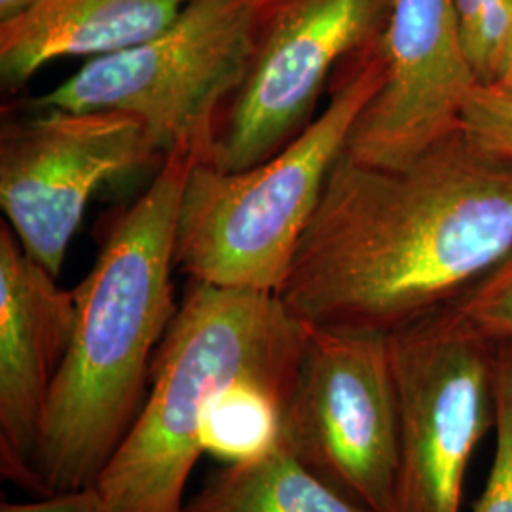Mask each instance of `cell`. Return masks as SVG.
I'll list each match as a JSON object with an SVG mask.
<instances>
[{"mask_svg": "<svg viewBox=\"0 0 512 512\" xmlns=\"http://www.w3.org/2000/svg\"><path fill=\"white\" fill-rule=\"evenodd\" d=\"M190 0H35L0 21V78L16 90L63 57H103L160 35Z\"/></svg>", "mask_w": 512, "mask_h": 512, "instance_id": "7c38bea8", "label": "cell"}, {"mask_svg": "<svg viewBox=\"0 0 512 512\" xmlns=\"http://www.w3.org/2000/svg\"><path fill=\"white\" fill-rule=\"evenodd\" d=\"M387 342L399 404L393 512H461L469 463L495 423L494 342L452 304Z\"/></svg>", "mask_w": 512, "mask_h": 512, "instance_id": "8992f818", "label": "cell"}, {"mask_svg": "<svg viewBox=\"0 0 512 512\" xmlns=\"http://www.w3.org/2000/svg\"><path fill=\"white\" fill-rule=\"evenodd\" d=\"M308 334L279 294L190 281L154 355L145 404L95 484L110 509L183 512L207 406L241 380L291 395Z\"/></svg>", "mask_w": 512, "mask_h": 512, "instance_id": "3957f363", "label": "cell"}, {"mask_svg": "<svg viewBox=\"0 0 512 512\" xmlns=\"http://www.w3.org/2000/svg\"><path fill=\"white\" fill-rule=\"evenodd\" d=\"M281 440L370 512H393L399 404L387 334L311 327Z\"/></svg>", "mask_w": 512, "mask_h": 512, "instance_id": "52a82bcc", "label": "cell"}, {"mask_svg": "<svg viewBox=\"0 0 512 512\" xmlns=\"http://www.w3.org/2000/svg\"><path fill=\"white\" fill-rule=\"evenodd\" d=\"M490 86H495L501 92L512 93V42L509 50L503 55Z\"/></svg>", "mask_w": 512, "mask_h": 512, "instance_id": "ffe728a7", "label": "cell"}, {"mask_svg": "<svg viewBox=\"0 0 512 512\" xmlns=\"http://www.w3.org/2000/svg\"><path fill=\"white\" fill-rule=\"evenodd\" d=\"M478 82L490 84L512 42V0H454Z\"/></svg>", "mask_w": 512, "mask_h": 512, "instance_id": "2e32d148", "label": "cell"}, {"mask_svg": "<svg viewBox=\"0 0 512 512\" xmlns=\"http://www.w3.org/2000/svg\"><path fill=\"white\" fill-rule=\"evenodd\" d=\"M380 37L336 71L329 105L270 160L239 173L192 165L177 222V268L190 281L281 293L330 169L384 84Z\"/></svg>", "mask_w": 512, "mask_h": 512, "instance_id": "277c9868", "label": "cell"}, {"mask_svg": "<svg viewBox=\"0 0 512 512\" xmlns=\"http://www.w3.org/2000/svg\"><path fill=\"white\" fill-rule=\"evenodd\" d=\"M35 0H0V21L16 18L25 12Z\"/></svg>", "mask_w": 512, "mask_h": 512, "instance_id": "44dd1931", "label": "cell"}, {"mask_svg": "<svg viewBox=\"0 0 512 512\" xmlns=\"http://www.w3.org/2000/svg\"><path fill=\"white\" fill-rule=\"evenodd\" d=\"M391 0H283L264 18L207 164L239 173L287 147L349 57L382 35Z\"/></svg>", "mask_w": 512, "mask_h": 512, "instance_id": "9c48e42d", "label": "cell"}, {"mask_svg": "<svg viewBox=\"0 0 512 512\" xmlns=\"http://www.w3.org/2000/svg\"><path fill=\"white\" fill-rule=\"evenodd\" d=\"M0 512H114L97 486L80 488L73 492L44 495L29 503L2 501Z\"/></svg>", "mask_w": 512, "mask_h": 512, "instance_id": "d6986e66", "label": "cell"}, {"mask_svg": "<svg viewBox=\"0 0 512 512\" xmlns=\"http://www.w3.org/2000/svg\"><path fill=\"white\" fill-rule=\"evenodd\" d=\"M495 454L473 512H512V340L494 344Z\"/></svg>", "mask_w": 512, "mask_h": 512, "instance_id": "9a60e30c", "label": "cell"}, {"mask_svg": "<svg viewBox=\"0 0 512 512\" xmlns=\"http://www.w3.org/2000/svg\"><path fill=\"white\" fill-rule=\"evenodd\" d=\"M183 512H370L334 490L281 440L255 461L211 473Z\"/></svg>", "mask_w": 512, "mask_h": 512, "instance_id": "4fadbf2b", "label": "cell"}, {"mask_svg": "<svg viewBox=\"0 0 512 512\" xmlns=\"http://www.w3.org/2000/svg\"><path fill=\"white\" fill-rule=\"evenodd\" d=\"M289 393L266 382L241 380L211 401L200 425L202 454L245 463L270 454L283 437Z\"/></svg>", "mask_w": 512, "mask_h": 512, "instance_id": "5bb4252c", "label": "cell"}, {"mask_svg": "<svg viewBox=\"0 0 512 512\" xmlns=\"http://www.w3.org/2000/svg\"><path fill=\"white\" fill-rule=\"evenodd\" d=\"M194 164L183 152L165 156L73 289V338L35 456L42 497L95 486L145 404L154 355L179 310L177 222Z\"/></svg>", "mask_w": 512, "mask_h": 512, "instance_id": "7a4b0ae2", "label": "cell"}, {"mask_svg": "<svg viewBox=\"0 0 512 512\" xmlns=\"http://www.w3.org/2000/svg\"><path fill=\"white\" fill-rule=\"evenodd\" d=\"M385 76L349 135L346 154L403 167L459 129L478 82L454 0H391L380 37Z\"/></svg>", "mask_w": 512, "mask_h": 512, "instance_id": "30bf717a", "label": "cell"}, {"mask_svg": "<svg viewBox=\"0 0 512 512\" xmlns=\"http://www.w3.org/2000/svg\"><path fill=\"white\" fill-rule=\"evenodd\" d=\"M459 129L482 152L512 164V93L478 84L465 103Z\"/></svg>", "mask_w": 512, "mask_h": 512, "instance_id": "ac0fdd59", "label": "cell"}, {"mask_svg": "<svg viewBox=\"0 0 512 512\" xmlns=\"http://www.w3.org/2000/svg\"><path fill=\"white\" fill-rule=\"evenodd\" d=\"M452 306L486 340H512V251Z\"/></svg>", "mask_w": 512, "mask_h": 512, "instance_id": "e0dca14e", "label": "cell"}, {"mask_svg": "<svg viewBox=\"0 0 512 512\" xmlns=\"http://www.w3.org/2000/svg\"><path fill=\"white\" fill-rule=\"evenodd\" d=\"M74 293L0 224V471L42 497L37 456L57 372L71 346Z\"/></svg>", "mask_w": 512, "mask_h": 512, "instance_id": "8fae6325", "label": "cell"}, {"mask_svg": "<svg viewBox=\"0 0 512 512\" xmlns=\"http://www.w3.org/2000/svg\"><path fill=\"white\" fill-rule=\"evenodd\" d=\"M511 251L512 164L461 129L403 167L344 150L279 296L311 327L391 334L454 304Z\"/></svg>", "mask_w": 512, "mask_h": 512, "instance_id": "6da1fadb", "label": "cell"}, {"mask_svg": "<svg viewBox=\"0 0 512 512\" xmlns=\"http://www.w3.org/2000/svg\"><path fill=\"white\" fill-rule=\"evenodd\" d=\"M154 160L164 158L129 114L35 109L2 128L0 207L25 253L57 277L93 194Z\"/></svg>", "mask_w": 512, "mask_h": 512, "instance_id": "ba28073f", "label": "cell"}, {"mask_svg": "<svg viewBox=\"0 0 512 512\" xmlns=\"http://www.w3.org/2000/svg\"><path fill=\"white\" fill-rule=\"evenodd\" d=\"M268 12L247 0H190L165 31L90 59L33 109L114 110L137 118L165 156L209 162L220 109L249 73Z\"/></svg>", "mask_w": 512, "mask_h": 512, "instance_id": "5b68a950", "label": "cell"}, {"mask_svg": "<svg viewBox=\"0 0 512 512\" xmlns=\"http://www.w3.org/2000/svg\"><path fill=\"white\" fill-rule=\"evenodd\" d=\"M247 2H253V4L258 6V8H262L264 12H268V14H270V12L274 10L275 6H277V4H281L283 0H247Z\"/></svg>", "mask_w": 512, "mask_h": 512, "instance_id": "7402d4cb", "label": "cell"}]
</instances>
